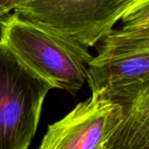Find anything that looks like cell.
Masks as SVG:
<instances>
[{
    "label": "cell",
    "instance_id": "obj_1",
    "mask_svg": "<svg viewBox=\"0 0 149 149\" xmlns=\"http://www.w3.org/2000/svg\"><path fill=\"white\" fill-rule=\"evenodd\" d=\"M0 42L53 88L74 94L92 55L88 47L13 12L0 20Z\"/></svg>",
    "mask_w": 149,
    "mask_h": 149
},
{
    "label": "cell",
    "instance_id": "obj_2",
    "mask_svg": "<svg viewBox=\"0 0 149 149\" xmlns=\"http://www.w3.org/2000/svg\"><path fill=\"white\" fill-rule=\"evenodd\" d=\"M53 87L0 42V149H27Z\"/></svg>",
    "mask_w": 149,
    "mask_h": 149
},
{
    "label": "cell",
    "instance_id": "obj_3",
    "mask_svg": "<svg viewBox=\"0 0 149 149\" xmlns=\"http://www.w3.org/2000/svg\"><path fill=\"white\" fill-rule=\"evenodd\" d=\"M133 0H29L13 12L86 47L97 46Z\"/></svg>",
    "mask_w": 149,
    "mask_h": 149
},
{
    "label": "cell",
    "instance_id": "obj_4",
    "mask_svg": "<svg viewBox=\"0 0 149 149\" xmlns=\"http://www.w3.org/2000/svg\"><path fill=\"white\" fill-rule=\"evenodd\" d=\"M87 66L93 95L104 97L121 87L149 79V27L113 29L97 44Z\"/></svg>",
    "mask_w": 149,
    "mask_h": 149
},
{
    "label": "cell",
    "instance_id": "obj_5",
    "mask_svg": "<svg viewBox=\"0 0 149 149\" xmlns=\"http://www.w3.org/2000/svg\"><path fill=\"white\" fill-rule=\"evenodd\" d=\"M121 120L118 104L92 94L48 126L38 149H100Z\"/></svg>",
    "mask_w": 149,
    "mask_h": 149
},
{
    "label": "cell",
    "instance_id": "obj_6",
    "mask_svg": "<svg viewBox=\"0 0 149 149\" xmlns=\"http://www.w3.org/2000/svg\"><path fill=\"white\" fill-rule=\"evenodd\" d=\"M118 104L122 120L104 146L142 149L149 146V79L114 90L104 97Z\"/></svg>",
    "mask_w": 149,
    "mask_h": 149
},
{
    "label": "cell",
    "instance_id": "obj_7",
    "mask_svg": "<svg viewBox=\"0 0 149 149\" xmlns=\"http://www.w3.org/2000/svg\"><path fill=\"white\" fill-rule=\"evenodd\" d=\"M120 21L122 27H149V0H133Z\"/></svg>",
    "mask_w": 149,
    "mask_h": 149
},
{
    "label": "cell",
    "instance_id": "obj_8",
    "mask_svg": "<svg viewBox=\"0 0 149 149\" xmlns=\"http://www.w3.org/2000/svg\"><path fill=\"white\" fill-rule=\"evenodd\" d=\"M11 2V0H0V20L5 16L11 13L8 11V6Z\"/></svg>",
    "mask_w": 149,
    "mask_h": 149
},
{
    "label": "cell",
    "instance_id": "obj_9",
    "mask_svg": "<svg viewBox=\"0 0 149 149\" xmlns=\"http://www.w3.org/2000/svg\"><path fill=\"white\" fill-rule=\"evenodd\" d=\"M29 0H11V2L8 6V11L10 13L13 12L16 8L23 6L25 3H26Z\"/></svg>",
    "mask_w": 149,
    "mask_h": 149
},
{
    "label": "cell",
    "instance_id": "obj_10",
    "mask_svg": "<svg viewBox=\"0 0 149 149\" xmlns=\"http://www.w3.org/2000/svg\"><path fill=\"white\" fill-rule=\"evenodd\" d=\"M100 149H108V148H106V147H104V146H102V147H101Z\"/></svg>",
    "mask_w": 149,
    "mask_h": 149
},
{
    "label": "cell",
    "instance_id": "obj_11",
    "mask_svg": "<svg viewBox=\"0 0 149 149\" xmlns=\"http://www.w3.org/2000/svg\"><path fill=\"white\" fill-rule=\"evenodd\" d=\"M142 149H149V146H146V147H144V148H142Z\"/></svg>",
    "mask_w": 149,
    "mask_h": 149
}]
</instances>
